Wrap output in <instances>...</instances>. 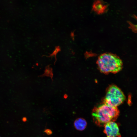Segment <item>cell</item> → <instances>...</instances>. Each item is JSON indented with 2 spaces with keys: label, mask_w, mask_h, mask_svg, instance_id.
Returning a JSON list of instances; mask_svg holds the SVG:
<instances>
[{
  "label": "cell",
  "mask_w": 137,
  "mask_h": 137,
  "mask_svg": "<svg viewBox=\"0 0 137 137\" xmlns=\"http://www.w3.org/2000/svg\"><path fill=\"white\" fill-rule=\"evenodd\" d=\"M53 73L52 69L50 67L49 65H48L45 68L44 71V73L42 75L39 76L40 77H43L44 76H49L51 78L52 81H53L52 78L53 77Z\"/></svg>",
  "instance_id": "cell-7"
},
{
  "label": "cell",
  "mask_w": 137,
  "mask_h": 137,
  "mask_svg": "<svg viewBox=\"0 0 137 137\" xmlns=\"http://www.w3.org/2000/svg\"><path fill=\"white\" fill-rule=\"evenodd\" d=\"M106 6L100 2H95L93 5L94 10L98 12H101L103 11L105 8Z\"/></svg>",
  "instance_id": "cell-6"
},
{
  "label": "cell",
  "mask_w": 137,
  "mask_h": 137,
  "mask_svg": "<svg viewBox=\"0 0 137 137\" xmlns=\"http://www.w3.org/2000/svg\"><path fill=\"white\" fill-rule=\"evenodd\" d=\"M87 123L86 120L82 118H78L74 122V125L75 128L77 130L82 131L86 128Z\"/></svg>",
  "instance_id": "cell-5"
},
{
  "label": "cell",
  "mask_w": 137,
  "mask_h": 137,
  "mask_svg": "<svg viewBox=\"0 0 137 137\" xmlns=\"http://www.w3.org/2000/svg\"><path fill=\"white\" fill-rule=\"evenodd\" d=\"M135 28H137V25H135Z\"/></svg>",
  "instance_id": "cell-10"
},
{
  "label": "cell",
  "mask_w": 137,
  "mask_h": 137,
  "mask_svg": "<svg viewBox=\"0 0 137 137\" xmlns=\"http://www.w3.org/2000/svg\"><path fill=\"white\" fill-rule=\"evenodd\" d=\"M97 63L100 71L105 74L117 73L123 68L122 60L116 55L110 53H106L100 55Z\"/></svg>",
  "instance_id": "cell-2"
},
{
  "label": "cell",
  "mask_w": 137,
  "mask_h": 137,
  "mask_svg": "<svg viewBox=\"0 0 137 137\" xmlns=\"http://www.w3.org/2000/svg\"><path fill=\"white\" fill-rule=\"evenodd\" d=\"M119 113L117 107H111L103 103L94 108L92 114L95 123L98 126H102L109 122L115 121Z\"/></svg>",
  "instance_id": "cell-1"
},
{
  "label": "cell",
  "mask_w": 137,
  "mask_h": 137,
  "mask_svg": "<svg viewBox=\"0 0 137 137\" xmlns=\"http://www.w3.org/2000/svg\"><path fill=\"white\" fill-rule=\"evenodd\" d=\"M104 132L107 137H121L117 124L114 122H111L106 124L104 126Z\"/></svg>",
  "instance_id": "cell-4"
},
{
  "label": "cell",
  "mask_w": 137,
  "mask_h": 137,
  "mask_svg": "<svg viewBox=\"0 0 137 137\" xmlns=\"http://www.w3.org/2000/svg\"><path fill=\"white\" fill-rule=\"evenodd\" d=\"M44 132L46 134L49 135L51 134L52 133L51 130L48 129H45Z\"/></svg>",
  "instance_id": "cell-9"
},
{
  "label": "cell",
  "mask_w": 137,
  "mask_h": 137,
  "mask_svg": "<svg viewBox=\"0 0 137 137\" xmlns=\"http://www.w3.org/2000/svg\"><path fill=\"white\" fill-rule=\"evenodd\" d=\"M60 50V48L59 46L56 47L55 49L53 52V53L51 54H50V56L48 57H52L53 56H55V61L54 62V64H55L56 61L57 59L56 58V55L57 53Z\"/></svg>",
  "instance_id": "cell-8"
},
{
  "label": "cell",
  "mask_w": 137,
  "mask_h": 137,
  "mask_svg": "<svg viewBox=\"0 0 137 137\" xmlns=\"http://www.w3.org/2000/svg\"><path fill=\"white\" fill-rule=\"evenodd\" d=\"M125 99V96L121 90L116 85L112 84L107 89L103 103L111 107H117Z\"/></svg>",
  "instance_id": "cell-3"
}]
</instances>
